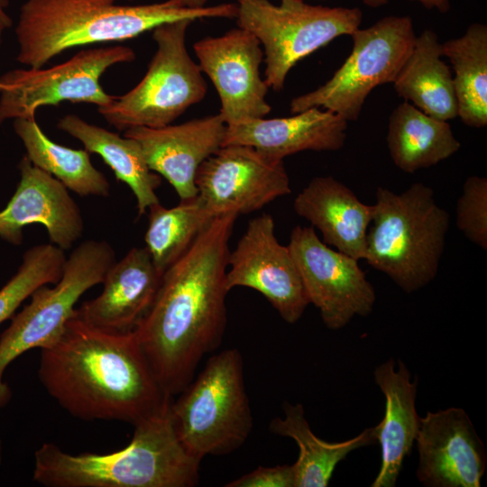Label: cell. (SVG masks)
Segmentation results:
<instances>
[{"label": "cell", "instance_id": "obj_1", "mask_svg": "<svg viewBox=\"0 0 487 487\" xmlns=\"http://www.w3.org/2000/svg\"><path fill=\"white\" fill-rule=\"evenodd\" d=\"M238 215L216 216L162 274L148 313L134 329L162 391L178 395L226 326L229 240Z\"/></svg>", "mask_w": 487, "mask_h": 487}, {"label": "cell", "instance_id": "obj_2", "mask_svg": "<svg viewBox=\"0 0 487 487\" xmlns=\"http://www.w3.org/2000/svg\"><path fill=\"white\" fill-rule=\"evenodd\" d=\"M41 383L67 412L83 420L133 425L173 397L160 386L135 331L110 333L75 316L60 339L41 349Z\"/></svg>", "mask_w": 487, "mask_h": 487}, {"label": "cell", "instance_id": "obj_3", "mask_svg": "<svg viewBox=\"0 0 487 487\" xmlns=\"http://www.w3.org/2000/svg\"><path fill=\"white\" fill-rule=\"evenodd\" d=\"M207 1L118 5L115 0H26L15 29L17 60L39 69L65 50L132 39L166 23L235 18L236 3L206 5Z\"/></svg>", "mask_w": 487, "mask_h": 487}, {"label": "cell", "instance_id": "obj_4", "mask_svg": "<svg viewBox=\"0 0 487 487\" xmlns=\"http://www.w3.org/2000/svg\"><path fill=\"white\" fill-rule=\"evenodd\" d=\"M172 399L134 424L130 443L109 454H69L43 443L34 453L33 480L47 487H192L201 460L179 442L170 417Z\"/></svg>", "mask_w": 487, "mask_h": 487}, {"label": "cell", "instance_id": "obj_5", "mask_svg": "<svg viewBox=\"0 0 487 487\" xmlns=\"http://www.w3.org/2000/svg\"><path fill=\"white\" fill-rule=\"evenodd\" d=\"M366 235L364 260L411 293L437 274L450 216L421 182L396 193L379 187Z\"/></svg>", "mask_w": 487, "mask_h": 487}, {"label": "cell", "instance_id": "obj_6", "mask_svg": "<svg viewBox=\"0 0 487 487\" xmlns=\"http://www.w3.org/2000/svg\"><path fill=\"white\" fill-rule=\"evenodd\" d=\"M178 395L170 403L172 425L181 445L196 458L231 454L249 437L253 418L238 349L210 356Z\"/></svg>", "mask_w": 487, "mask_h": 487}, {"label": "cell", "instance_id": "obj_7", "mask_svg": "<svg viewBox=\"0 0 487 487\" xmlns=\"http://www.w3.org/2000/svg\"><path fill=\"white\" fill-rule=\"evenodd\" d=\"M192 22L183 19L153 29L157 51L142 79L126 94L98 106L108 124L119 131L163 127L205 97L207 83L186 46Z\"/></svg>", "mask_w": 487, "mask_h": 487}, {"label": "cell", "instance_id": "obj_8", "mask_svg": "<svg viewBox=\"0 0 487 487\" xmlns=\"http://www.w3.org/2000/svg\"><path fill=\"white\" fill-rule=\"evenodd\" d=\"M238 27L252 32L265 54V82L282 90L289 71L300 60L360 28L358 7L311 5L304 0H237Z\"/></svg>", "mask_w": 487, "mask_h": 487}, {"label": "cell", "instance_id": "obj_9", "mask_svg": "<svg viewBox=\"0 0 487 487\" xmlns=\"http://www.w3.org/2000/svg\"><path fill=\"white\" fill-rule=\"evenodd\" d=\"M115 262V251L107 242L84 241L66 259L59 281L53 287L46 284L35 289L30 302L13 317L0 335V408L12 395L3 379L7 366L28 350L54 345L73 317L80 297L101 284Z\"/></svg>", "mask_w": 487, "mask_h": 487}, {"label": "cell", "instance_id": "obj_10", "mask_svg": "<svg viewBox=\"0 0 487 487\" xmlns=\"http://www.w3.org/2000/svg\"><path fill=\"white\" fill-rule=\"evenodd\" d=\"M352 51L332 78L294 97L290 112L323 107L345 121H356L373 88L393 83L409 56L416 34L409 16H386L351 35Z\"/></svg>", "mask_w": 487, "mask_h": 487}, {"label": "cell", "instance_id": "obj_11", "mask_svg": "<svg viewBox=\"0 0 487 487\" xmlns=\"http://www.w3.org/2000/svg\"><path fill=\"white\" fill-rule=\"evenodd\" d=\"M134 59L131 48L119 45L83 50L45 69L8 71L0 77V123L10 118H34L40 106H57L65 100L106 106L114 96L102 88V74L112 65Z\"/></svg>", "mask_w": 487, "mask_h": 487}, {"label": "cell", "instance_id": "obj_12", "mask_svg": "<svg viewBox=\"0 0 487 487\" xmlns=\"http://www.w3.org/2000/svg\"><path fill=\"white\" fill-rule=\"evenodd\" d=\"M288 246L309 303L319 310L327 328L338 330L354 317L372 311L375 290L358 260L326 244L312 225L295 226Z\"/></svg>", "mask_w": 487, "mask_h": 487}, {"label": "cell", "instance_id": "obj_13", "mask_svg": "<svg viewBox=\"0 0 487 487\" xmlns=\"http://www.w3.org/2000/svg\"><path fill=\"white\" fill-rule=\"evenodd\" d=\"M198 196L214 216L246 215L291 192L283 161L246 145H225L198 167Z\"/></svg>", "mask_w": 487, "mask_h": 487}, {"label": "cell", "instance_id": "obj_14", "mask_svg": "<svg viewBox=\"0 0 487 487\" xmlns=\"http://www.w3.org/2000/svg\"><path fill=\"white\" fill-rule=\"evenodd\" d=\"M227 265L228 290L246 287L260 292L289 324L296 323L310 304L289 246L277 240L275 223L269 214L249 221L229 253Z\"/></svg>", "mask_w": 487, "mask_h": 487}, {"label": "cell", "instance_id": "obj_15", "mask_svg": "<svg viewBox=\"0 0 487 487\" xmlns=\"http://www.w3.org/2000/svg\"><path fill=\"white\" fill-rule=\"evenodd\" d=\"M194 51L201 71L218 93V114L226 125L270 113L269 87L260 74L263 51L252 32L238 27L218 37H206L194 44Z\"/></svg>", "mask_w": 487, "mask_h": 487}, {"label": "cell", "instance_id": "obj_16", "mask_svg": "<svg viewBox=\"0 0 487 487\" xmlns=\"http://www.w3.org/2000/svg\"><path fill=\"white\" fill-rule=\"evenodd\" d=\"M418 481L427 487H480L486 451L462 408L428 411L416 437Z\"/></svg>", "mask_w": 487, "mask_h": 487}, {"label": "cell", "instance_id": "obj_17", "mask_svg": "<svg viewBox=\"0 0 487 487\" xmlns=\"http://www.w3.org/2000/svg\"><path fill=\"white\" fill-rule=\"evenodd\" d=\"M21 179L0 211V237L14 245L23 242V229L42 225L52 244L70 249L84 232L80 209L69 189L56 178L34 166L25 155L19 162Z\"/></svg>", "mask_w": 487, "mask_h": 487}, {"label": "cell", "instance_id": "obj_18", "mask_svg": "<svg viewBox=\"0 0 487 487\" xmlns=\"http://www.w3.org/2000/svg\"><path fill=\"white\" fill-rule=\"evenodd\" d=\"M225 129L217 114L176 125L133 127L124 136L139 143L149 168L166 179L182 200L198 195L197 170L222 147Z\"/></svg>", "mask_w": 487, "mask_h": 487}, {"label": "cell", "instance_id": "obj_19", "mask_svg": "<svg viewBox=\"0 0 487 487\" xmlns=\"http://www.w3.org/2000/svg\"><path fill=\"white\" fill-rule=\"evenodd\" d=\"M161 276L146 247H133L109 268L101 293L84 301L75 316L106 332L133 331L151 308Z\"/></svg>", "mask_w": 487, "mask_h": 487}, {"label": "cell", "instance_id": "obj_20", "mask_svg": "<svg viewBox=\"0 0 487 487\" xmlns=\"http://www.w3.org/2000/svg\"><path fill=\"white\" fill-rule=\"evenodd\" d=\"M347 123L335 113L310 107L289 117L226 125L222 146H250L277 161L304 151H338L346 140Z\"/></svg>", "mask_w": 487, "mask_h": 487}, {"label": "cell", "instance_id": "obj_21", "mask_svg": "<svg viewBox=\"0 0 487 487\" xmlns=\"http://www.w3.org/2000/svg\"><path fill=\"white\" fill-rule=\"evenodd\" d=\"M293 208L319 230L323 242L356 260H364L372 206L363 203L331 176L313 178L297 195Z\"/></svg>", "mask_w": 487, "mask_h": 487}, {"label": "cell", "instance_id": "obj_22", "mask_svg": "<svg viewBox=\"0 0 487 487\" xmlns=\"http://www.w3.org/2000/svg\"><path fill=\"white\" fill-rule=\"evenodd\" d=\"M390 359L374 369V381L385 398L384 417L378 427L381 466L372 487L396 485L403 463L409 455L420 424L416 409L418 381L411 380L406 364Z\"/></svg>", "mask_w": 487, "mask_h": 487}, {"label": "cell", "instance_id": "obj_23", "mask_svg": "<svg viewBox=\"0 0 487 487\" xmlns=\"http://www.w3.org/2000/svg\"><path fill=\"white\" fill-rule=\"evenodd\" d=\"M442 43L435 32L424 30L393 81L405 101L435 118L457 117V101L450 67L442 60Z\"/></svg>", "mask_w": 487, "mask_h": 487}, {"label": "cell", "instance_id": "obj_24", "mask_svg": "<svg viewBox=\"0 0 487 487\" xmlns=\"http://www.w3.org/2000/svg\"><path fill=\"white\" fill-rule=\"evenodd\" d=\"M58 128L79 140L89 153L98 154L112 169L116 179L125 183L135 197L138 216L160 202L156 189L161 179L152 171L139 143L132 138L88 124L74 115H68L58 123Z\"/></svg>", "mask_w": 487, "mask_h": 487}, {"label": "cell", "instance_id": "obj_25", "mask_svg": "<svg viewBox=\"0 0 487 487\" xmlns=\"http://www.w3.org/2000/svg\"><path fill=\"white\" fill-rule=\"evenodd\" d=\"M284 416L270 423L276 435L293 439L299 449L298 460L292 464L295 487H326L336 465L351 452L377 442L378 427L365 428L359 435L343 442H326L311 430L303 405H283Z\"/></svg>", "mask_w": 487, "mask_h": 487}, {"label": "cell", "instance_id": "obj_26", "mask_svg": "<svg viewBox=\"0 0 487 487\" xmlns=\"http://www.w3.org/2000/svg\"><path fill=\"white\" fill-rule=\"evenodd\" d=\"M386 140L392 161L407 173L434 166L461 147L447 121L430 116L407 101L391 114Z\"/></svg>", "mask_w": 487, "mask_h": 487}, {"label": "cell", "instance_id": "obj_27", "mask_svg": "<svg viewBox=\"0 0 487 487\" xmlns=\"http://www.w3.org/2000/svg\"><path fill=\"white\" fill-rule=\"evenodd\" d=\"M14 128L25 147L27 158L34 166L81 197L109 196L110 184L93 166L86 149L75 150L54 142L34 118H16Z\"/></svg>", "mask_w": 487, "mask_h": 487}, {"label": "cell", "instance_id": "obj_28", "mask_svg": "<svg viewBox=\"0 0 487 487\" xmlns=\"http://www.w3.org/2000/svg\"><path fill=\"white\" fill-rule=\"evenodd\" d=\"M453 68L457 116L469 127L487 125V26L471 24L458 38L442 43Z\"/></svg>", "mask_w": 487, "mask_h": 487}, {"label": "cell", "instance_id": "obj_29", "mask_svg": "<svg viewBox=\"0 0 487 487\" xmlns=\"http://www.w3.org/2000/svg\"><path fill=\"white\" fill-rule=\"evenodd\" d=\"M144 241L152 261L162 275L192 245L215 218L197 195L167 208L151 206Z\"/></svg>", "mask_w": 487, "mask_h": 487}, {"label": "cell", "instance_id": "obj_30", "mask_svg": "<svg viewBox=\"0 0 487 487\" xmlns=\"http://www.w3.org/2000/svg\"><path fill=\"white\" fill-rule=\"evenodd\" d=\"M64 251L51 244L29 248L14 276L0 289V325L42 285L55 284L66 262Z\"/></svg>", "mask_w": 487, "mask_h": 487}, {"label": "cell", "instance_id": "obj_31", "mask_svg": "<svg viewBox=\"0 0 487 487\" xmlns=\"http://www.w3.org/2000/svg\"><path fill=\"white\" fill-rule=\"evenodd\" d=\"M456 225L464 236L487 249V179L468 177L456 204Z\"/></svg>", "mask_w": 487, "mask_h": 487}, {"label": "cell", "instance_id": "obj_32", "mask_svg": "<svg viewBox=\"0 0 487 487\" xmlns=\"http://www.w3.org/2000/svg\"><path fill=\"white\" fill-rule=\"evenodd\" d=\"M226 487H295L292 464L271 467L259 466L255 470L226 483Z\"/></svg>", "mask_w": 487, "mask_h": 487}, {"label": "cell", "instance_id": "obj_33", "mask_svg": "<svg viewBox=\"0 0 487 487\" xmlns=\"http://www.w3.org/2000/svg\"><path fill=\"white\" fill-rule=\"evenodd\" d=\"M420 3L427 9H436L440 13H446L450 9V0H409Z\"/></svg>", "mask_w": 487, "mask_h": 487}, {"label": "cell", "instance_id": "obj_34", "mask_svg": "<svg viewBox=\"0 0 487 487\" xmlns=\"http://www.w3.org/2000/svg\"><path fill=\"white\" fill-rule=\"evenodd\" d=\"M8 4V0H0V30L9 28L13 24L11 17L5 12Z\"/></svg>", "mask_w": 487, "mask_h": 487}, {"label": "cell", "instance_id": "obj_35", "mask_svg": "<svg viewBox=\"0 0 487 487\" xmlns=\"http://www.w3.org/2000/svg\"><path fill=\"white\" fill-rule=\"evenodd\" d=\"M364 5L371 7H380L388 3L389 0H363Z\"/></svg>", "mask_w": 487, "mask_h": 487}, {"label": "cell", "instance_id": "obj_36", "mask_svg": "<svg viewBox=\"0 0 487 487\" xmlns=\"http://www.w3.org/2000/svg\"><path fill=\"white\" fill-rule=\"evenodd\" d=\"M1 454H2V446H1V440H0V463H1Z\"/></svg>", "mask_w": 487, "mask_h": 487}, {"label": "cell", "instance_id": "obj_37", "mask_svg": "<svg viewBox=\"0 0 487 487\" xmlns=\"http://www.w3.org/2000/svg\"><path fill=\"white\" fill-rule=\"evenodd\" d=\"M1 31H2V30H0V41H1Z\"/></svg>", "mask_w": 487, "mask_h": 487}]
</instances>
